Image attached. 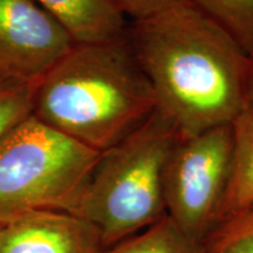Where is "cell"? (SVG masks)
I'll list each match as a JSON object with an SVG mask.
<instances>
[{
	"label": "cell",
	"mask_w": 253,
	"mask_h": 253,
	"mask_svg": "<svg viewBox=\"0 0 253 253\" xmlns=\"http://www.w3.org/2000/svg\"><path fill=\"white\" fill-rule=\"evenodd\" d=\"M37 84L0 79V140L32 115Z\"/></svg>",
	"instance_id": "7c38bea8"
},
{
	"label": "cell",
	"mask_w": 253,
	"mask_h": 253,
	"mask_svg": "<svg viewBox=\"0 0 253 253\" xmlns=\"http://www.w3.org/2000/svg\"><path fill=\"white\" fill-rule=\"evenodd\" d=\"M217 253H253V236L236 240Z\"/></svg>",
	"instance_id": "2e32d148"
},
{
	"label": "cell",
	"mask_w": 253,
	"mask_h": 253,
	"mask_svg": "<svg viewBox=\"0 0 253 253\" xmlns=\"http://www.w3.org/2000/svg\"><path fill=\"white\" fill-rule=\"evenodd\" d=\"M103 253H209L203 242L190 238L166 216L142 233L129 237Z\"/></svg>",
	"instance_id": "30bf717a"
},
{
	"label": "cell",
	"mask_w": 253,
	"mask_h": 253,
	"mask_svg": "<svg viewBox=\"0 0 253 253\" xmlns=\"http://www.w3.org/2000/svg\"><path fill=\"white\" fill-rule=\"evenodd\" d=\"M233 157V126L223 125L178 137L163 171L167 216L203 242L218 224Z\"/></svg>",
	"instance_id": "5b68a950"
},
{
	"label": "cell",
	"mask_w": 253,
	"mask_h": 253,
	"mask_svg": "<svg viewBox=\"0 0 253 253\" xmlns=\"http://www.w3.org/2000/svg\"><path fill=\"white\" fill-rule=\"evenodd\" d=\"M120 12L132 21L156 13L179 0H112Z\"/></svg>",
	"instance_id": "5bb4252c"
},
{
	"label": "cell",
	"mask_w": 253,
	"mask_h": 253,
	"mask_svg": "<svg viewBox=\"0 0 253 253\" xmlns=\"http://www.w3.org/2000/svg\"><path fill=\"white\" fill-rule=\"evenodd\" d=\"M126 36L179 137L230 125L243 113L249 55L191 1L131 21Z\"/></svg>",
	"instance_id": "6da1fadb"
},
{
	"label": "cell",
	"mask_w": 253,
	"mask_h": 253,
	"mask_svg": "<svg viewBox=\"0 0 253 253\" xmlns=\"http://www.w3.org/2000/svg\"><path fill=\"white\" fill-rule=\"evenodd\" d=\"M101 153L30 115L0 140V224L31 211L74 212Z\"/></svg>",
	"instance_id": "277c9868"
},
{
	"label": "cell",
	"mask_w": 253,
	"mask_h": 253,
	"mask_svg": "<svg viewBox=\"0 0 253 253\" xmlns=\"http://www.w3.org/2000/svg\"><path fill=\"white\" fill-rule=\"evenodd\" d=\"M99 230L61 211H31L0 224V253H103Z\"/></svg>",
	"instance_id": "52a82bcc"
},
{
	"label": "cell",
	"mask_w": 253,
	"mask_h": 253,
	"mask_svg": "<svg viewBox=\"0 0 253 253\" xmlns=\"http://www.w3.org/2000/svg\"><path fill=\"white\" fill-rule=\"evenodd\" d=\"M232 126V167L217 226L253 207V115L243 112Z\"/></svg>",
	"instance_id": "9c48e42d"
},
{
	"label": "cell",
	"mask_w": 253,
	"mask_h": 253,
	"mask_svg": "<svg viewBox=\"0 0 253 253\" xmlns=\"http://www.w3.org/2000/svg\"><path fill=\"white\" fill-rule=\"evenodd\" d=\"M253 55V0H189Z\"/></svg>",
	"instance_id": "8fae6325"
},
{
	"label": "cell",
	"mask_w": 253,
	"mask_h": 253,
	"mask_svg": "<svg viewBox=\"0 0 253 253\" xmlns=\"http://www.w3.org/2000/svg\"><path fill=\"white\" fill-rule=\"evenodd\" d=\"M157 108L156 93L125 33L102 42L75 43L38 82L32 115L103 153Z\"/></svg>",
	"instance_id": "7a4b0ae2"
},
{
	"label": "cell",
	"mask_w": 253,
	"mask_h": 253,
	"mask_svg": "<svg viewBox=\"0 0 253 253\" xmlns=\"http://www.w3.org/2000/svg\"><path fill=\"white\" fill-rule=\"evenodd\" d=\"M243 112L253 115V55L248 56L243 81Z\"/></svg>",
	"instance_id": "9a60e30c"
},
{
	"label": "cell",
	"mask_w": 253,
	"mask_h": 253,
	"mask_svg": "<svg viewBox=\"0 0 253 253\" xmlns=\"http://www.w3.org/2000/svg\"><path fill=\"white\" fill-rule=\"evenodd\" d=\"M74 45L34 0H0V79L39 82Z\"/></svg>",
	"instance_id": "8992f818"
},
{
	"label": "cell",
	"mask_w": 253,
	"mask_h": 253,
	"mask_svg": "<svg viewBox=\"0 0 253 253\" xmlns=\"http://www.w3.org/2000/svg\"><path fill=\"white\" fill-rule=\"evenodd\" d=\"M52 15L75 43H95L122 37L126 18L112 0H34Z\"/></svg>",
	"instance_id": "ba28073f"
},
{
	"label": "cell",
	"mask_w": 253,
	"mask_h": 253,
	"mask_svg": "<svg viewBox=\"0 0 253 253\" xmlns=\"http://www.w3.org/2000/svg\"><path fill=\"white\" fill-rule=\"evenodd\" d=\"M179 135L162 110L101 153L72 214L99 230L106 249L167 216L163 171Z\"/></svg>",
	"instance_id": "3957f363"
},
{
	"label": "cell",
	"mask_w": 253,
	"mask_h": 253,
	"mask_svg": "<svg viewBox=\"0 0 253 253\" xmlns=\"http://www.w3.org/2000/svg\"><path fill=\"white\" fill-rule=\"evenodd\" d=\"M253 236V207L218 225L204 240L209 253H217L236 240Z\"/></svg>",
	"instance_id": "4fadbf2b"
}]
</instances>
